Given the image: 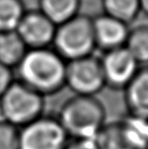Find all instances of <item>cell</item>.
Segmentation results:
<instances>
[{
	"instance_id": "1",
	"label": "cell",
	"mask_w": 148,
	"mask_h": 149,
	"mask_svg": "<svg viewBox=\"0 0 148 149\" xmlns=\"http://www.w3.org/2000/svg\"><path fill=\"white\" fill-rule=\"evenodd\" d=\"M65 61L50 48L28 50L16 68L22 83L46 97L58 93L65 85Z\"/></svg>"
},
{
	"instance_id": "2",
	"label": "cell",
	"mask_w": 148,
	"mask_h": 149,
	"mask_svg": "<svg viewBox=\"0 0 148 149\" xmlns=\"http://www.w3.org/2000/svg\"><path fill=\"white\" fill-rule=\"evenodd\" d=\"M70 139H94L107 123L104 104L92 95H78L68 98L57 115Z\"/></svg>"
},
{
	"instance_id": "3",
	"label": "cell",
	"mask_w": 148,
	"mask_h": 149,
	"mask_svg": "<svg viewBox=\"0 0 148 149\" xmlns=\"http://www.w3.org/2000/svg\"><path fill=\"white\" fill-rule=\"evenodd\" d=\"M44 111L45 97L18 80L0 96L1 120L18 129L44 115Z\"/></svg>"
},
{
	"instance_id": "4",
	"label": "cell",
	"mask_w": 148,
	"mask_h": 149,
	"mask_svg": "<svg viewBox=\"0 0 148 149\" xmlns=\"http://www.w3.org/2000/svg\"><path fill=\"white\" fill-rule=\"evenodd\" d=\"M52 45L65 61L92 55L97 48L92 19L77 14L57 26Z\"/></svg>"
},
{
	"instance_id": "5",
	"label": "cell",
	"mask_w": 148,
	"mask_h": 149,
	"mask_svg": "<svg viewBox=\"0 0 148 149\" xmlns=\"http://www.w3.org/2000/svg\"><path fill=\"white\" fill-rule=\"evenodd\" d=\"M70 138L57 115H42L19 128V149H65Z\"/></svg>"
},
{
	"instance_id": "6",
	"label": "cell",
	"mask_w": 148,
	"mask_h": 149,
	"mask_svg": "<svg viewBox=\"0 0 148 149\" xmlns=\"http://www.w3.org/2000/svg\"><path fill=\"white\" fill-rule=\"evenodd\" d=\"M65 85L75 94L95 96L106 86L101 59L89 55L67 61Z\"/></svg>"
},
{
	"instance_id": "7",
	"label": "cell",
	"mask_w": 148,
	"mask_h": 149,
	"mask_svg": "<svg viewBox=\"0 0 148 149\" xmlns=\"http://www.w3.org/2000/svg\"><path fill=\"white\" fill-rule=\"evenodd\" d=\"M106 86L123 89L139 70V63L125 46L106 52L101 59Z\"/></svg>"
},
{
	"instance_id": "8",
	"label": "cell",
	"mask_w": 148,
	"mask_h": 149,
	"mask_svg": "<svg viewBox=\"0 0 148 149\" xmlns=\"http://www.w3.org/2000/svg\"><path fill=\"white\" fill-rule=\"evenodd\" d=\"M56 26L40 10L24 12L15 31L28 50L49 48L53 44Z\"/></svg>"
},
{
	"instance_id": "9",
	"label": "cell",
	"mask_w": 148,
	"mask_h": 149,
	"mask_svg": "<svg viewBox=\"0 0 148 149\" xmlns=\"http://www.w3.org/2000/svg\"><path fill=\"white\" fill-rule=\"evenodd\" d=\"M97 47L106 52L125 46L129 35L128 24L104 13L92 19Z\"/></svg>"
},
{
	"instance_id": "10",
	"label": "cell",
	"mask_w": 148,
	"mask_h": 149,
	"mask_svg": "<svg viewBox=\"0 0 148 149\" xmlns=\"http://www.w3.org/2000/svg\"><path fill=\"white\" fill-rule=\"evenodd\" d=\"M124 91L127 114L148 120V67L139 68Z\"/></svg>"
},
{
	"instance_id": "11",
	"label": "cell",
	"mask_w": 148,
	"mask_h": 149,
	"mask_svg": "<svg viewBox=\"0 0 148 149\" xmlns=\"http://www.w3.org/2000/svg\"><path fill=\"white\" fill-rule=\"evenodd\" d=\"M28 49L15 31L0 33V64L12 69L17 67Z\"/></svg>"
},
{
	"instance_id": "12",
	"label": "cell",
	"mask_w": 148,
	"mask_h": 149,
	"mask_svg": "<svg viewBox=\"0 0 148 149\" xmlns=\"http://www.w3.org/2000/svg\"><path fill=\"white\" fill-rule=\"evenodd\" d=\"M39 6L40 11L59 26L78 14L80 0H39Z\"/></svg>"
},
{
	"instance_id": "13",
	"label": "cell",
	"mask_w": 148,
	"mask_h": 149,
	"mask_svg": "<svg viewBox=\"0 0 148 149\" xmlns=\"http://www.w3.org/2000/svg\"><path fill=\"white\" fill-rule=\"evenodd\" d=\"M94 141L99 149H133L120 120L107 122Z\"/></svg>"
},
{
	"instance_id": "14",
	"label": "cell",
	"mask_w": 148,
	"mask_h": 149,
	"mask_svg": "<svg viewBox=\"0 0 148 149\" xmlns=\"http://www.w3.org/2000/svg\"><path fill=\"white\" fill-rule=\"evenodd\" d=\"M133 149H148V120L127 114L120 119Z\"/></svg>"
},
{
	"instance_id": "15",
	"label": "cell",
	"mask_w": 148,
	"mask_h": 149,
	"mask_svg": "<svg viewBox=\"0 0 148 149\" xmlns=\"http://www.w3.org/2000/svg\"><path fill=\"white\" fill-rule=\"evenodd\" d=\"M105 13L129 24L141 11L139 0H103Z\"/></svg>"
},
{
	"instance_id": "16",
	"label": "cell",
	"mask_w": 148,
	"mask_h": 149,
	"mask_svg": "<svg viewBox=\"0 0 148 149\" xmlns=\"http://www.w3.org/2000/svg\"><path fill=\"white\" fill-rule=\"evenodd\" d=\"M125 47L139 64H148V26H138L129 31Z\"/></svg>"
},
{
	"instance_id": "17",
	"label": "cell",
	"mask_w": 148,
	"mask_h": 149,
	"mask_svg": "<svg viewBox=\"0 0 148 149\" xmlns=\"http://www.w3.org/2000/svg\"><path fill=\"white\" fill-rule=\"evenodd\" d=\"M24 12L20 0H0V33L15 31Z\"/></svg>"
},
{
	"instance_id": "18",
	"label": "cell",
	"mask_w": 148,
	"mask_h": 149,
	"mask_svg": "<svg viewBox=\"0 0 148 149\" xmlns=\"http://www.w3.org/2000/svg\"><path fill=\"white\" fill-rule=\"evenodd\" d=\"M0 149H19V129L0 120Z\"/></svg>"
},
{
	"instance_id": "19",
	"label": "cell",
	"mask_w": 148,
	"mask_h": 149,
	"mask_svg": "<svg viewBox=\"0 0 148 149\" xmlns=\"http://www.w3.org/2000/svg\"><path fill=\"white\" fill-rule=\"evenodd\" d=\"M13 81L12 69L0 64V96L7 90Z\"/></svg>"
},
{
	"instance_id": "20",
	"label": "cell",
	"mask_w": 148,
	"mask_h": 149,
	"mask_svg": "<svg viewBox=\"0 0 148 149\" xmlns=\"http://www.w3.org/2000/svg\"><path fill=\"white\" fill-rule=\"evenodd\" d=\"M65 149H99L94 139H70Z\"/></svg>"
},
{
	"instance_id": "21",
	"label": "cell",
	"mask_w": 148,
	"mask_h": 149,
	"mask_svg": "<svg viewBox=\"0 0 148 149\" xmlns=\"http://www.w3.org/2000/svg\"><path fill=\"white\" fill-rule=\"evenodd\" d=\"M139 2H140L141 11L145 12L148 15V0H139Z\"/></svg>"
}]
</instances>
